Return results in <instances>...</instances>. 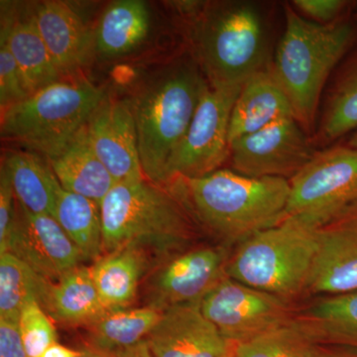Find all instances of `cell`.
I'll list each match as a JSON object with an SVG mask.
<instances>
[{
    "label": "cell",
    "mask_w": 357,
    "mask_h": 357,
    "mask_svg": "<svg viewBox=\"0 0 357 357\" xmlns=\"http://www.w3.org/2000/svg\"><path fill=\"white\" fill-rule=\"evenodd\" d=\"M190 56L211 88H234L270 69L274 52L266 13L259 3L243 0L185 2Z\"/></svg>",
    "instance_id": "obj_1"
},
{
    "label": "cell",
    "mask_w": 357,
    "mask_h": 357,
    "mask_svg": "<svg viewBox=\"0 0 357 357\" xmlns=\"http://www.w3.org/2000/svg\"><path fill=\"white\" fill-rule=\"evenodd\" d=\"M202 229L234 248L287 218L290 183L282 178H250L220 169L199 178L168 184Z\"/></svg>",
    "instance_id": "obj_2"
},
{
    "label": "cell",
    "mask_w": 357,
    "mask_h": 357,
    "mask_svg": "<svg viewBox=\"0 0 357 357\" xmlns=\"http://www.w3.org/2000/svg\"><path fill=\"white\" fill-rule=\"evenodd\" d=\"M285 28L274 51L272 74L287 96L294 119L311 137L321 98L335 69L357 42V21L349 17L321 25L284 4Z\"/></svg>",
    "instance_id": "obj_3"
},
{
    "label": "cell",
    "mask_w": 357,
    "mask_h": 357,
    "mask_svg": "<svg viewBox=\"0 0 357 357\" xmlns=\"http://www.w3.org/2000/svg\"><path fill=\"white\" fill-rule=\"evenodd\" d=\"M167 185L147 178L114 185L100 203L103 255L136 245L154 250L162 260L194 246L202 229Z\"/></svg>",
    "instance_id": "obj_4"
},
{
    "label": "cell",
    "mask_w": 357,
    "mask_h": 357,
    "mask_svg": "<svg viewBox=\"0 0 357 357\" xmlns=\"http://www.w3.org/2000/svg\"><path fill=\"white\" fill-rule=\"evenodd\" d=\"M208 88L203 73L189 55L169 66L129 100L137 129L141 167L150 182L164 185L167 163Z\"/></svg>",
    "instance_id": "obj_5"
},
{
    "label": "cell",
    "mask_w": 357,
    "mask_h": 357,
    "mask_svg": "<svg viewBox=\"0 0 357 357\" xmlns=\"http://www.w3.org/2000/svg\"><path fill=\"white\" fill-rule=\"evenodd\" d=\"M319 248V229L293 218L232 250L227 274L249 287L294 301L304 297Z\"/></svg>",
    "instance_id": "obj_6"
},
{
    "label": "cell",
    "mask_w": 357,
    "mask_h": 357,
    "mask_svg": "<svg viewBox=\"0 0 357 357\" xmlns=\"http://www.w3.org/2000/svg\"><path fill=\"white\" fill-rule=\"evenodd\" d=\"M105 96L84 77H65L1 112V137L53 158L86 126Z\"/></svg>",
    "instance_id": "obj_7"
},
{
    "label": "cell",
    "mask_w": 357,
    "mask_h": 357,
    "mask_svg": "<svg viewBox=\"0 0 357 357\" xmlns=\"http://www.w3.org/2000/svg\"><path fill=\"white\" fill-rule=\"evenodd\" d=\"M290 183L287 218L321 229L357 206V149H319Z\"/></svg>",
    "instance_id": "obj_8"
},
{
    "label": "cell",
    "mask_w": 357,
    "mask_h": 357,
    "mask_svg": "<svg viewBox=\"0 0 357 357\" xmlns=\"http://www.w3.org/2000/svg\"><path fill=\"white\" fill-rule=\"evenodd\" d=\"M243 86L208 88L165 169L164 185L176 178H199L220 170L229 159V123Z\"/></svg>",
    "instance_id": "obj_9"
},
{
    "label": "cell",
    "mask_w": 357,
    "mask_h": 357,
    "mask_svg": "<svg viewBox=\"0 0 357 357\" xmlns=\"http://www.w3.org/2000/svg\"><path fill=\"white\" fill-rule=\"evenodd\" d=\"M202 311L234 344L292 323L299 305L225 277L201 302Z\"/></svg>",
    "instance_id": "obj_10"
},
{
    "label": "cell",
    "mask_w": 357,
    "mask_h": 357,
    "mask_svg": "<svg viewBox=\"0 0 357 357\" xmlns=\"http://www.w3.org/2000/svg\"><path fill=\"white\" fill-rule=\"evenodd\" d=\"M234 248L225 244L194 245L160 260L147 286L148 307L165 311L201 303L227 274Z\"/></svg>",
    "instance_id": "obj_11"
},
{
    "label": "cell",
    "mask_w": 357,
    "mask_h": 357,
    "mask_svg": "<svg viewBox=\"0 0 357 357\" xmlns=\"http://www.w3.org/2000/svg\"><path fill=\"white\" fill-rule=\"evenodd\" d=\"M294 117L281 119L230 143L232 171L250 178L290 180L318 151Z\"/></svg>",
    "instance_id": "obj_12"
},
{
    "label": "cell",
    "mask_w": 357,
    "mask_h": 357,
    "mask_svg": "<svg viewBox=\"0 0 357 357\" xmlns=\"http://www.w3.org/2000/svg\"><path fill=\"white\" fill-rule=\"evenodd\" d=\"M7 252L52 282L58 281L84 261L79 249L55 218L29 213L18 202Z\"/></svg>",
    "instance_id": "obj_13"
},
{
    "label": "cell",
    "mask_w": 357,
    "mask_h": 357,
    "mask_svg": "<svg viewBox=\"0 0 357 357\" xmlns=\"http://www.w3.org/2000/svg\"><path fill=\"white\" fill-rule=\"evenodd\" d=\"M91 146L116 183L145 180L129 100L105 95L86 123Z\"/></svg>",
    "instance_id": "obj_14"
},
{
    "label": "cell",
    "mask_w": 357,
    "mask_h": 357,
    "mask_svg": "<svg viewBox=\"0 0 357 357\" xmlns=\"http://www.w3.org/2000/svg\"><path fill=\"white\" fill-rule=\"evenodd\" d=\"M145 340L155 357H231L236 347L204 317L201 303L163 311Z\"/></svg>",
    "instance_id": "obj_15"
},
{
    "label": "cell",
    "mask_w": 357,
    "mask_h": 357,
    "mask_svg": "<svg viewBox=\"0 0 357 357\" xmlns=\"http://www.w3.org/2000/svg\"><path fill=\"white\" fill-rule=\"evenodd\" d=\"M357 292V206L319 229V248L307 296Z\"/></svg>",
    "instance_id": "obj_16"
},
{
    "label": "cell",
    "mask_w": 357,
    "mask_h": 357,
    "mask_svg": "<svg viewBox=\"0 0 357 357\" xmlns=\"http://www.w3.org/2000/svg\"><path fill=\"white\" fill-rule=\"evenodd\" d=\"M0 28V39L13 54L28 95L65 79L40 34L33 3L2 1Z\"/></svg>",
    "instance_id": "obj_17"
},
{
    "label": "cell",
    "mask_w": 357,
    "mask_h": 357,
    "mask_svg": "<svg viewBox=\"0 0 357 357\" xmlns=\"http://www.w3.org/2000/svg\"><path fill=\"white\" fill-rule=\"evenodd\" d=\"M33 9L54 64L64 77H76L95 53V34L67 2L46 0Z\"/></svg>",
    "instance_id": "obj_18"
},
{
    "label": "cell",
    "mask_w": 357,
    "mask_h": 357,
    "mask_svg": "<svg viewBox=\"0 0 357 357\" xmlns=\"http://www.w3.org/2000/svg\"><path fill=\"white\" fill-rule=\"evenodd\" d=\"M321 105L312 137L318 149L332 146L357 130V42L331 77Z\"/></svg>",
    "instance_id": "obj_19"
},
{
    "label": "cell",
    "mask_w": 357,
    "mask_h": 357,
    "mask_svg": "<svg viewBox=\"0 0 357 357\" xmlns=\"http://www.w3.org/2000/svg\"><path fill=\"white\" fill-rule=\"evenodd\" d=\"M287 117H294L292 107L271 70L257 73L243 84L234 103L229 143Z\"/></svg>",
    "instance_id": "obj_20"
},
{
    "label": "cell",
    "mask_w": 357,
    "mask_h": 357,
    "mask_svg": "<svg viewBox=\"0 0 357 357\" xmlns=\"http://www.w3.org/2000/svg\"><path fill=\"white\" fill-rule=\"evenodd\" d=\"M148 251L140 246H124L105 253L91 266V278L107 311L128 309L135 301L151 261Z\"/></svg>",
    "instance_id": "obj_21"
},
{
    "label": "cell",
    "mask_w": 357,
    "mask_h": 357,
    "mask_svg": "<svg viewBox=\"0 0 357 357\" xmlns=\"http://www.w3.org/2000/svg\"><path fill=\"white\" fill-rule=\"evenodd\" d=\"M47 161L65 191L100 204L117 184L91 148L86 126L60 153Z\"/></svg>",
    "instance_id": "obj_22"
},
{
    "label": "cell",
    "mask_w": 357,
    "mask_h": 357,
    "mask_svg": "<svg viewBox=\"0 0 357 357\" xmlns=\"http://www.w3.org/2000/svg\"><path fill=\"white\" fill-rule=\"evenodd\" d=\"M40 305L68 326H88L107 314L91 278V267L75 268L58 281H48Z\"/></svg>",
    "instance_id": "obj_23"
},
{
    "label": "cell",
    "mask_w": 357,
    "mask_h": 357,
    "mask_svg": "<svg viewBox=\"0 0 357 357\" xmlns=\"http://www.w3.org/2000/svg\"><path fill=\"white\" fill-rule=\"evenodd\" d=\"M294 321L317 344L357 351V292L321 296L299 306Z\"/></svg>",
    "instance_id": "obj_24"
},
{
    "label": "cell",
    "mask_w": 357,
    "mask_h": 357,
    "mask_svg": "<svg viewBox=\"0 0 357 357\" xmlns=\"http://www.w3.org/2000/svg\"><path fill=\"white\" fill-rule=\"evenodd\" d=\"M14 194L20 206L34 215L54 218L62 187L50 165L34 152L10 151L4 155Z\"/></svg>",
    "instance_id": "obj_25"
},
{
    "label": "cell",
    "mask_w": 357,
    "mask_h": 357,
    "mask_svg": "<svg viewBox=\"0 0 357 357\" xmlns=\"http://www.w3.org/2000/svg\"><path fill=\"white\" fill-rule=\"evenodd\" d=\"M149 31L150 13L144 1L112 2L93 31L95 52L105 58L128 55L145 41Z\"/></svg>",
    "instance_id": "obj_26"
},
{
    "label": "cell",
    "mask_w": 357,
    "mask_h": 357,
    "mask_svg": "<svg viewBox=\"0 0 357 357\" xmlns=\"http://www.w3.org/2000/svg\"><path fill=\"white\" fill-rule=\"evenodd\" d=\"M162 312L148 306L107 312L86 328L88 344L112 352L133 347L145 340L158 324Z\"/></svg>",
    "instance_id": "obj_27"
},
{
    "label": "cell",
    "mask_w": 357,
    "mask_h": 357,
    "mask_svg": "<svg viewBox=\"0 0 357 357\" xmlns=\"http://www.w3.org/2000/svg\"><path fill=\"white\" fill-rule=\"evenodd\" d=\"M54 218L83 255L84 260L103 255L100 204L79 195L61 190Z\"/></svg>",
    "instance_id": "obj_28"
},
{
    "label": "cell",
    "mask_w": 357,
    "mask_h": 357,
    "mask_svg": "<svg viewBox=\"0 0 357 357\" xmlns=\"http://www.w3.org/2000/svg\"><path fill=\"white\" fill-rule=\"evenodd\" d=\"M47 282L16 256L0 255V319L18 324L26 305L40 304Z\"/></svg>",
    "instance_id": "obj_29"
},
{
    "label": "cell",
    "mask_w": 357,
    "mask_h": 357,
    "mask_svg": "<svg viewBox=\"0 0 357 357\" xmlns=\"http://www.w3.org/2000/svg\"><path fill=\"white\" fill-rule=\"evenodd\" d=\"M318 344L295 321L236 344L232 357H316Z\"/></svg>",
    "instance_id": "obj_30"
},
{
    "label": "cell",
    "mask_w": 357,
    "mask_h": 357,
    "mask_svg": "<svg viewBox=\"0 0 357 357\" xmlns=\"http://www.w3.org/2000/svg\"><path fill=\"white\" fill-rule=\"evenodd\" d=\"M18 328L28 357H39L58 342L57 331L52 318L38 302L26 305L21 312Z\"/></svg>",
    "instance_id": "obj_31"
},
{
    "label": "cell",
    "mask_w": 357,
    "mask_h": 357,
    "mask_svg": "<svg viewBox=\"0 0 357 357\" xmlns=\"http://www.w3.org/2000/svg\"><path fill=\"white\" fill-rule=\"evenodd\" d=\"M20 70L6 41L0 39V107L6 112L28 98Z\"/></svg>",
    "instance_id": "obj_32"
},
{
    "label": "cell",
    "mask_w": 357,
    "mask_h": 357,
    "mask_svg": "<svg viewBox=\"0 0 357 357\" xmlns=\"http://www.w3.org/2000/svg\"><path fill=\"white\" fill-rule=\"evenodd\" d=\"M291 6L307 20L328 25L351 16L356 4L347 0H294Z\"/></svg>",
    "instance_id": "obj_33"
},
{
    "label": "cell",
    "mask_w": 357,
    "mask_h": 357,
    "mask_svg": "<svg viewBox=\"0 0 357 357\" xmlns=\"http://www.w3.org/2000/svg\"><path fill=\"white\" fill-rule=\"evenodd\" d=\"M17 211V199L6 167L0 171V255L8 250L9 238Z\"/></svg>",
    "instance_id": "obj_34"
},
{
    "label": "cell",
    "mask_w": 357,
    "mask_h": 357,
    "mask_svg": "<svg viewBox=\"0 0 357 357\" xmlns=\"http://www.w3.org/2000/svg\"><path fill=\"white\" fill-rule=\"evenodd\" d=\"M0 357H28L18 324L0 319Z\"/></svg>",
    "instance_id": "obj_35"
},
{
    "label": "cell",
    "mask_w": 357,
    "mask_h": 357,
    "mask_svg": "<svg viewBox=\"0 0 357 357\" xmlns=\"http://www.w3.org/2000/svg\"><path fill=\"white\" fill-rule=\"evenodd\" d=\"M316 357H357V351L337 345L318 344Z\"/></svg>",
    "instance_id": "obj_36"
},
{
    "label": "cell",
    "mask_w": 357,
    "mask_h": 357,
    "mask_svg": "<svg viewBox=\"0 0 357 357\" xmlns=\"http://www.w3.org/2000/svg\"><path fill=\"white\" fill-rule=\"evenodd\" d=\"M116 357H155L149 347H148L146 340H142L139 344L128 347V349H122L116 351Z\"/></svg>",
    "instance_id": "obj_37"
},
{
    "label": "cell",
    "mask_w": 357,
    "mask_h": 357,
    "mask_svg": "<svg viewBox=\"0 0 357 357\" xmlns=\"http://www.w3.org/2000/svg\"><path fill=\"white\" fill-rule=\"evenodd\" d=\"M79 354H81V351H76V349H70V347L56 342L47 349L39 357H79Z\"/></svg>",
    "instance_id": "obj_38"
},
{
    "label": "cell",
    "mask_w": 357,
    "mask_h": 357,
    "mask_svg": "<svg viewBox=\"0 0 357 357\" xmlns=\"http://www.w3.org/2000/svg\"><path fill=\"white\" fill-rule=\"evenodd\" d=\"M79 351H81V354L79 357H116V352L103 351V349H96V347L89 344Z\"/></svg>",
    "instance_id": "obj_39"
},
{
    "label": "cell",
    "mask_w": 357,
    "mask_h": 357,
    "mask_svg": "<svg viewBox=\"0 0 357 357\" xmlns=\"http://www.w3.org/2000/svg\"><path fill=\"white\" fill-rule=\"evenodd\" d=\"M344 143L347 145V146L357 149V130L354 131V133H351V135L349 136V139L344 141Z\"/></svg>",
    "instance_id": "obj_40"
},
{
    "label": "cell",
    "mask_w": 357,
    "mask_h": 357,
    "mask_svg": "<svg viewBox=\"0 0 357 357\" xmlns=\"http://www.w3.org/2000/svg\"><path fill=\"white\" fill-rule=\"evenodd\" d=\"M354 18H356V20L357 21V13H354Z\"/></svg>",
    "instance_id": "obj_41"
},
{
    "label": "cell",
    "mask_w": 357,
    "mask_h": 357,
    "mask_svg": "<svg viewBox=\"0 0 357 357\" xmlns=\"http://www.w3.org/2000/svg\"><path fill=\"white\" fill-rule=\"evenodd\" d=\"M232 357V356H231Z\"/></svg>",
    "instance_id": "obj_42"
}]
</instances>
